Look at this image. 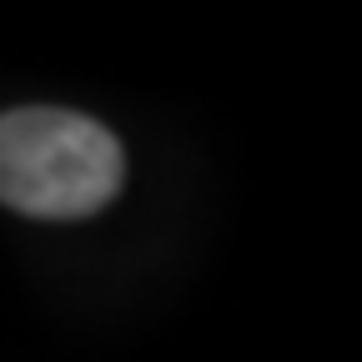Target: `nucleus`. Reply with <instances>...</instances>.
Instances as JSON below:
<instances>
[{
    "instance_id": "f257e3e1",
    "label": "nucleus",
    "mask_w": 362,
    "mask_h": 362,
    "mask_svg": "<svg viewBox=\"0 0 362 362\" xmlns=\"http://www.w3.org/2000/svg\"><path fill=\"white\" fill-rule=\"evenodd\" d=\"M126 181L121 141L90 116L61 106H21L0 116V202L71 221L101 211Z\"/></svg>"
}]
</instances>
